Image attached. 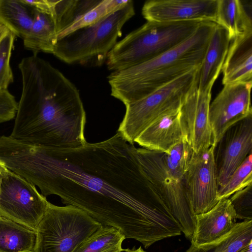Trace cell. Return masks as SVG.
<instances>
[{
  "label": "cell",
  "mask_w": 252,
  "mask_h": 252,
  "mask_svg": "<svg viewBox=\"0 0 252 252\" xmlns=\"http://www.w3.org/2000/svg\"><path fill=\"white\" fill-rule=\"evenodd\" d=\"M36 232L0 216V252H34Z\"/></svg>",
  "instance_id": "obj_23"
},
{
  "label": "cell",
  "mask_w": 252,
  "mask_h": 252,
  "mask_svg": "<svg viewBox=\"0 0 252 252\" xmlns=\"http://www.w3.org/2000/svg\"><path fill=\"white\" fill-rule=\"evenodd\" d=\"M216 145H219L215 159L219 189L252 153V116L229 127Z\"/></svg>",
  "instance_id": "obj_13"
},
{
  "label": "cell",
  "mask_w": 252,
  "mask_h": 252,
  "mask_svg": "<svg viewBox=\"0 0 252 252\" xmlns=\"http://www.w3.org/2000/svg\"><path fill=\"white\" fill-rule=\"evenodd\" d=\"M125 236L118 229L102 226L73 252H122Z\"/></svg>",
  "instance_id": "obj_25"
},
{
  "label": "cell",
  "mask_w": 252,
  "mask_h": 252,
  "mask_svg": "<svg viewBox=\"0 0 252 252\" xmlns=\"http://www.w3.org/2000/svg\"><path fill=\"white\" fill-rule=\"evenodd\" d=\"M252 82L224 85L209 106V119L216 146L231 126L252 116Z\"/></svg>",
  "instance_id": "obj_11"
},
{
  "label": "cell",
  "mask_w": 252,
  "mask_h": 252,
  "mask_svg": "<svg viewBox=\"0 0 252 252\" xmlns=\"http://www.w3.org/2000/svg\"><path fill=\"white\" fill-rule=\"evenodd\" d=\"M231 40L226 30L216 24L199 71L198 89L211 92L222 69Z\"/></svg>",
  "instance_id": "obj_19"
},
{
  "label": "cell",
  "mask_w": 252,
  "mask_h": 252,
  "mask_svg": "<svg viewBox=\"0 0 252 252\" xmlns=\"http://www.w3.org/2000/svg\"><path fill=\"white\" fill-rule=\"evenodd\" d=\"M34 9L24 0H0V24L23 39L29 33Z\"/></svg>",
  "instance_id": "obj_22"
},
{
  "label": "cell",
  "mask_w": 252,
  "mask_h": 252,
  "mask_svg": "<svg viewBox=\"0 0 252 252\" xmlns=\"http://www.w3.org/2000/svg\"><path fill=\"white\" fill-rule=\"evenodd\" d=\"M0 216L36 231L49 202L35 186L2 164Z\"/></svg>",
  "instance_id": "obj_9"
},
{
  "label": "cell",
  "mask_w": 252,
  "mask_h": 252,
  "mask_svg": "<svg viewBox=\"0 0 252 252\" xmlns=\"http://www.w3.org/2000/svg\"><path fill=\"white\" fill-rule=\"evenodd\" d=\"M18 102L8 90H0V123H4L15 117Z\"/></svg>",
  "instance_id": "obj_29"
},
{
  "label": "cell",
  "mask_w": 252,
  "mask_h": 252,
  "mask_svg": "<svg viewBox=\"0 0 252 252\" xmlns=\"http://www.w3.org/2000/svg\"><path fill=\"white\" fill-rule=\"evenodd\" d=\"M217 7L218 0H152L145 2L142 14L147 21L216 23Z\"/></svg>",
  "instance_id": "obj_14"
},
{
  "label": "cell",
  "mask_w": 252,
  "mask_h": 252,
  "mask_svg": "<svg viewBox=\"0 0 252 252\" xmlns=\"http://www.w3.org/2000/svg\"><path fill=\"white\" fill-rule=\"evenodd\" d=\"M122 252H132V250L129 249H124Z\"/></svg>",
  "instance_id": "obj_34"
},
{
  "label": "cell",
  "mask_w": 252,
  "mask_h": 252,
  "mask_svg": "<svg viewBox=\"0 0 252 252\" xmlns=\"http://www.w3.org/2000/svg\"><path fill=\"white\" fill-rule=\"evenodd\" d=\"M2 163L0 162V185L1 183V180H2V173H1V166H2Z\"/></svg>",
  "instance_id": "obj_33"
},
{
  "label": "cell",
  "mask_w": 252,
  "mask_h": 252,
  "mask_svg": "<svg viewBox=\"0 0 252 252\" xmlns=\"http://www.w3.org/2000/svg\"><path fill=\"white\" fill-rule=\"evenodd\" d=\"M239 252H252V242L244 247Z\"/></svg>",
  "instance_id": "obj_31"
},
{
  "label": "cell",
  "mask_w": 252,
  "mask_h": 252,
  "mask_svg": "<svg viewBox=\"0 0 252 252\" xmlns=\"http://www.w3.org/2000/svg\"><path fill=\"white\" fill-rule=\"evenodd\" d=\"M252 185L232 195L229 199L235 211L236 219L252 220Z\"/></svg>",
  "instance_id": "obj_28"
},
{
  "label": "cell",
  "mask_w": 252,
  "mask_h": 252,
  "mask_svg": "<svg viewBox=\"0 0 252 252\" xmlns=\"http://www.w3.org/2000/svg\"><path fill=\"white\" fill-rule=\"evenodd\" d=\"M134 15L133 2L128 0L98 22L59 39L52 54L68 64L100 66L122 35L123 26Z\"/></svg>",
  "instance_id": "obj_5"
},
{
  "label": "cell",
  "mask_w": 252,
  "mask_h": 252,
  "mask_svg": "<svg viewBox=\"0 0 252 252\" xmlns=\"http://www.w3.org/2000/svg\"><path fill=\"white\" fill-rule=\"evenodd\" d=\"M136 148L118 131L76 148L38 146L30 158L29 173L44 196L56 195L147 248L178 235L180 227L150 189Z\"/></svg>",
  "instance_id": "obj_1"
},
{
  "label": "cell",
  "mask_w": 252,
  "mask_h": 252,
  "mask_svg": "<svg viewBox=\"0 0 252 252\" xmlns=\"http://www.w3.org/2000/svg\"><path fill=\"white\" fill-rule=\"evenodd\" d=\"M102 226L75 206L49 203L36 228L34 252H73Z\"/></svg>",
  "instance_id": "obj_8"
},
{
  "label": "cell",
  "mask_w": 252,
  "mask_h": 252,
  "mask_svg": "<svg viewBox=\"0 0 252 252\" xmlns=\"http://www.w3.org/2000/svg\"><path fill=\"white\" fill-rule=\"evenodd\" d=\"M117 8L114 0H55L53 17L57 27L58 39L98 22L114 13Z\"/></svg>",
  "instance_id": "obj_12"
},
{
  "label": "cell",
  "mask_w": 252,
  "mask_h": 252,
  "mask_svg": "<svg viewBox=\"0 0 252 252\" xmlns=\"http://www.w3.org/2000/svg\"><path fill=\"white\" fill-rule=\"evenodd\" d=\"M180 109L159 117L138 136L135 142L148 150L167 153L180 141L187 140Z\"/></svg>",
  "instance_id": "obj_16"
},
{
  "label": "cell",
  "mask_w": 252,
  "mask_h": 252,
  "mask_svg": "<svg viewBox=\"0 0 252 252\" xmlns=\"http://www.w3.org/2000/svg\"><path fill=\"white\" fill-rule=\"evenodd\" d=\"M58 30L53 17L34 9L31 28L23 39L24 47L37 55L40 52L53 54L58 37Z\"/></svg>",
  "instance_id": "obj_20"
},
{
  "label": "cell",
  "mask_w": 252,
  "mask_h": 252,
  "mask_svg": "<svg viewBox=\"0 0 252 252\" xmlns=\"http://www.w3.org/2000/svg\"><path fill=\"white\" fill-rule=\"evenodd\" d=\"M252 242V220L236 223L227 235L214 242L196 246L191 243L186 252H239Z\"/></svg>",
  "instance_id": "obj_24"
},
{
  "label": "cell",
  "mask_w": 252,
  "mask_h": 252,
  "mask_svg": "<svg viewBox=\"0 0 252 252\" xmlns=\"http://www.w3.org/2000/svg\"><path fill=\"white\" fill-rule=\"evenodd\" d=\"M197 86L198 82L188 94L180 109L187 141L194 153L214 145L209 113L211 92H201Z\"/></svg>",
  "instance_id": "obj_15"
},
{
  "label": "cell",
  "mask_w": 252,
  "mask_h": 252,
  "mask_svg": "<svg viewBox=\"0 0 252 252\" xmlns=\"http://www.w3.org/2000/svg\"><path fill=\"white\" fill-rule=\"evenodd\" d=\"M132 252H146L144 251L141 247L137 249H132Z\"/></svg>",
  "instance_id": "obj_32"
},
{
  "label": "cell",
  "mask_w": 252,
  "mask_h": 252,
  "mask_svg": "<svg viewBox=\"0 0 252 252\" xmlns=\"http://www.w3.org/2000/svg\"><path fill=\"white\" fill-rule=\"evenodd\" d=\"M252 153L234 171L226 183L218 190L219 200L228 198L235 192L252 185Z\"/></svg>",
  "instance_id": "obj_26"
},
{
  "label": "cell",
  "mask_w": 252,
  "mask_h": 252,
  "mask_svg": "<svg viewBox=\"0 0 252 252\" xmlns=\"http://www.w3.org/2000/svg\"><path fill=\"white\" fill-rule=\"evenodd\" d=\"M22 89L11 137L34 145L76 148L86 142V115L77 88L37 55L19 64Z\"/></svg>",
  "instance_id": "obj_2"
},
{
  "label": "cell",
  "mask_w": 252,
  "mask_h": 252,
  "mask_svg": "<svg viewBox=\"0 0 252 252\" xmlns=\"http://www.w3.org/2000/svg\"><path fill=\"white\" fill-rule=\"evenodd\" d=\"M135 153L150 189L169 211L186 237L191 240L195 216L186 196L185 176L169 168L165 153L136 148Z\"/></svg>",
  "instance_id": "obj_6"
},
{
  "label": "cell",
  "mask_w": 252,
  "mask_h": 252,
  "mask_svg": "<svg viewBox=\"0 0 252 252\" xmlns=\"http://www.w3.org/2000/svg\"><path fill=\"white\" fill-rule=\"evenodd\" d=\"M9 32L6 27L0 24V42Z\"/></svg>",
  "instance_id": "obj_30"
},
{
  "label": "cell",
  "mask_w": 252,
  "mask_h": 252,
  "mask_svg": "<svg viewBox=\"0 0 252 252\" xmlns=\"http://www.w3.org/2000/svg\"><path fill=\"white\" fill-rule=\"evenodd\" d=\"M215 147L193 152L185 174L186 196L195 216L208 212L219 201Z\"/></svg>",
  "instance_id": "obj_10"
},
{
  "label": "cell",
  "mask_w": 252,
  "mask_h": 252,
  "mask_svg": "<svg viewBox=\"0 0 252 252\" xmlns=\"http://www.w3.org/2000/svg\"><path fill=\"white\" fill-rule=\"evenodd\" d=\"M231 41L221 69L222 84L252 82V33Z\"/></svg>",
  "instance_id": "obj_18"
},
{
  "label": "cell",
  "mask_w": 252,
  "mask_h": 252,
  "mask_svg": "<svg viewBox=\"0 0 252 252\" xmlns=\"http://www.w3.org/2000/svg\"><path fill=\"white\" fill-rule=\"evenodd\" d=\"M216 24L203 22L190 37L176 47L139 64L112 72L108 76L111 95L126 105L200 68Z\"/></svg>",
  "instance_id": "obj_3"
},
{
  "label": "cell",
  "mask_w": 252,
  "mask_h": 252,
  "mask_svg": "<svg viewBox=\"0 0 252 252\" xmlns=\"http://www.w3.org/2000/svg\"><path fill=\"white\" fill-rule=\"evenodd\" d=\"M16 36L9 32L0 42V90H7L13 82L10 60Z\"/></svg>",
  "instance_id": "obj_27"
},
{
  "label": "cell",
  "mask_w": 252,
  "mask_h": 252,
  "mask_svg": "<svg viewBox=\"0 0 252 252\" xmlns=\"http://www.w3.org/2000/svg\"><path fill=\"white\" fill-rule=\"evenodd\" d=\"M236 219L229 198L220 199L208 212L195 215L191 243L199 246L222 238L233 229L236 224Z\"/></svg>",
  "instance_id": "obj_17"
},
{
  "label": "cell",
  "mask_w": 252,
  "mask_h": 252,
  "mask_svg": "<svg viewBox=\"0 0 252 252\" xmlns=\"http://www.w3.org/2000/svg\"><path fill=\"white\" fill-rule=\"evenodd\" d=\"M216 23L226 30L231 41L252 33L251 16L241 0H218Z\"/></svg>",
  "instance_id": "obj_21"
},
{
  "label": "cell",
  "mask_w": 252,
  "mask_h": 252,
  "mask_svg": "<svg viewBox=\"0 0 252 252\" xmlns=\"http://www.w3.org/2000/svg\"><path fill=\"white\" fill-rule=\"evenodd\" d=\"M202 22L147 21L116 43L108 55L107 68L120 71L154 59L188 39Z\"/></svg>",
  "instance_id": "obj_4"
},
{
  "label": "cell",
  "mask_w": 252,
  "mask_h": 252,
  "mask_svg": "<svg viewBox=\"0 0 252 252\" xmlns=\"http://www.w3.org/2000/svg\"><path fill=\"white\" fill-rule=\"evenodd\" d=\"M199 69L189 71L143 98L126 105V113L118 132L127 142L134 144L138 136L156 120L181 108L198 81Z\"/></svg>",
  "instance_id": "obj_7"
}]
</instances>
